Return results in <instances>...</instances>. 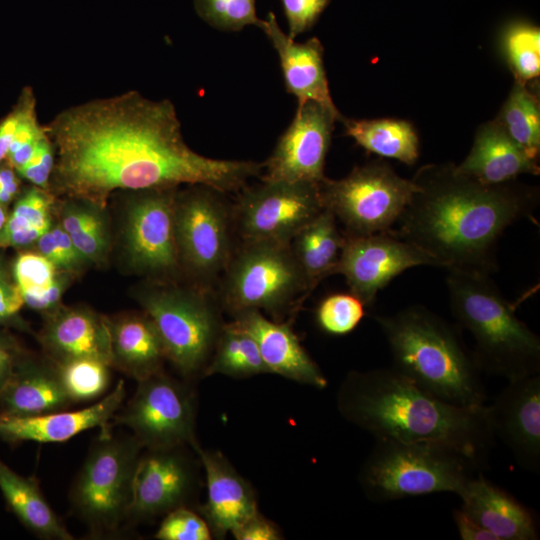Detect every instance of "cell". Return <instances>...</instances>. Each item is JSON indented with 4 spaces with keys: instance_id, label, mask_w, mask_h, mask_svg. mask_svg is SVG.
Returning <instances> with one entry per match:
<instances>
[{
    "instance_id": "cell-28",
    "label": "cell",
    "mask_w": 540,
    "mask_h": 540,
    "mask_svg": "<svg viewBox=\"0 0 540 540\" xmlns=\"http://www.w3.org/2000/svg\"><path fill=\"white\" fill-rule=\"evenodd\" d=\"M0 491L9 510L35 536L72 540L73 535L53 511L35 477H24L0 459Z\"/></svg>"
},
{
    "instance_id": "cell-13",
    "label": "cell",
    "mask_w": 540,
    "mask_h": 540,
    "mask_svg": "<svg viewBox=\"0 0 540 540\" xmlns=\"http://www.w3.org/2000/svg\"><path fill=\"white\" fill-rule=\"evenodd\" d=\"M319 184L262 180L242 188L232 206L233 226L242 242L290 244L324 209Z\"/></svg>"
},
{
    "instance_id": "cell-29",
    "label": "cell",
    "mask_w": 540,
    "mask_h": 540,
    "mask_svg": "<svg viewBox=\"0 0 540 540\" xmlns=\"http://www.w3.org/2000/svg\"><path fill=\"white\" fill-rule=\"evenodd\" d=\"M345 242L337 219L327 208L307 224L290 242L292 253L311 290L324 278L335 274Z\"/></svg>"
},
{
    "instance_id": "cell-38",
    "label": "cell",
    "mask_w": 540,
    "mask_h": 540,
    "mask_svg": "<svg viewBox=\"0 0 540 540\" xmlns=\"http://www.w3.org/2000/svg\"><path fill=\"white\" fill-rule=\"evenodd\" d=\"M364 315L365 305L357 296L352 293H335L320 302L316 320L327 334L343 336L352 332Z\"/></svg>"
},
{
    "instance_id": "cell-25",
    "label": "cell",
    "mask_w": 540,
    "mask_h": 540,
    "mask_svg": "<svg viewBox=\"0 0 540 540\" xmlns=\"http://www.w3.org/2000/svg\"><path fill=\"white\" fill-rule=\"evenodd\" d=\"M72 404L57 365L48 357L43 361L28 353L0 390V413L3 414L39 415L66 410Z\"/></svg>"
},
{
    "instance_id": "cell-36",
    "label": "cell",
    "mask_w": 540,
    "mask_h": 540,
    "mask_svg": "<svg viewBox=\"0 0 540 540\" xmlns=\"http://www.w3.org/2000/svg\"><path fill=\"white\" fill-rule=\"evenodd\" d=\"M57 271L56 266L39 252L21 253L14 262L13 276L24 304L35 310L43 293L60 276Z\"/></svg>"
},
{
    "instance_id": "cell-6",
    "label": "cell",
    "mask_w": 540,
    "mask_h": 540,
    "mask_svg": "<svg viewBox=\"0 0 540 540\" xmlns=\"http://www.w3.org/2000/svg\"><path fill=\"white\" fill-rule=\"evenodd\" d=\"M480 468L476 461L445 445L376 439L359 482L374 502L443 492L458 495Z\"/></svg>"
},
{
    "instance_id": "cell-30",
    "label": "cell",
    "mask_w": 540,
    "mask_h": 540,
    "mask_svg": "<svg viewBox=\"0 0 540 540\" xmlns=\"http://www.w3.org/2000/svg\"><path fill=\"white\" fill-rule=\"evenodd\" d=\"M345 134L365 150L412 165L419 155L418 137L402 120H344Z\"/></svg>"
},
{
    "instance_id": "cell-45",
    "label": "cell",
    "mask_w": 540,
    "mask_h": 540,
    "mask_svg": "<svg viewBox=\"0 0 540 540\" xmlns=\"http://www.w3.org/2000/svg\"><path fill=\"white\" fill-rule=\"evenodd\" d=\"M23 305L24 300L17 284L11 281L0 267V327L7 325L22 327L18 314Z\"/></svg>"
},
{
    "instance_id": "cell-33",
    "label": "cell",
    "mask_w": 540,
    "mask_h": 540,
    "mask_svg": "<svg viewBox=\"0 0 540 540\" xmlns=\"http://www.w3.org/2000/svg\"><path fill=\"white\" fill-rule=\"evenodd\" d=\"M497 122L531 159L536 160L540 149V110L535 95L524 83L514 85Z\"/></svg>"
},
{
    "instance_id": "cell-40",
    "label": "cell",
    "mask_w": 540,
    "mask_h": 540,
    "mask_svg": "<svg viewBox=\"0 0 540 540\" xmlns=\"http://www.w3.org/2000/svg\"><path fill=\"white\" fill-rule=\"evenodd\" d=\"M155 538L159 540H210L212 532L206 520L187 506L165 514Z\"/></svg>"
},
{
    "instance_id": "cell-1",
    "label": "cell",
    "mask_w": 540,
    "mask_h": 540,
    "mask_svg": "<svg viewBox=\"0 0 540 540\" xmlns=\"http://www.w3.org/2000/svg\"><path fill=\"white\" fill-rule=\"evenodd\" d=\"M56 158L50 188L104 209L116 190L206 185L239 192L263 164L212 159L186 143L173 103L138 91L90 100L44 125Z\"/></svg>"
},
{
    "instance_id": "cell-2",
    "label": "cell",
    "mask_w": 540,
    "mask_h": 540,
    "mask_svg": "<svg viewBox=\"0 0 540 540\" xmlns=\"http://www.w3.org/2000/svg\"><path fill=\"white\" fill-rule=\"evenodd\" d=\"M413 181L417 190L391 231L447 270L495 271L500 236L538 203L529 188L483 185L455 166L423 168Z\"/></svg>"
},
{
    "instance_id": "cell-27",
    "label": "cell",
    "mask_w": 540,
    "mask_h": 540,
    "mask_svg": "<svg viewBox=\"0 0 540 540\" xmlns=\"http://www.w3.org/2000/svg\"><path fill=\"white\" fill-rule=\"evenodd\" d=\"M111 340V367L137 382L163 371L166 355L150 317L126 314L108 319Z\"/></svg>"
},
{
    "instance_id": "cell-22",
    "label": "cell",
    "mask_w": 540,
    "mask_h": 540,
    "mask_svg": "<svg viewBox=\"0 0 540 540\" xmlns=\"http://www.w3.org/2000/svg\"><path fill=\"white\" fill-rule=\"evenodd\" d=\"M192 448L206 475L207 499L200 514L212 536L224 538L258 512L254 490L220 452L203 450L198 443Z\"/></svg>"
},
{
    "instance_id": "cell-39",
    "label": "cell",
    "mask_w": 540,
    "mask_h": 540,
    "mask_svg": "<svg viewBox=\"0 0 540 540\" xmlns=\"http://www.w3.org/2000/svg\"><path fill=\"white\" fill-rule=\"evenodd\" d=\"M53 195L50 190L33 186L17 200L0 232L8 233L35 226H51Z\"/></svg>"
},
{
    "instance_id": "cell-15",
    "label": "cell",
    "mask_w": 540,
    "mask_h": 540,
    "mask_svg": "<svg viewBox=\"0 0 540 540\" xmlns=\"http://www.w3.org/2000/svg\"><path fill=\"white\" fill-rule=\"evenodd\" d=\"M138 192L126 212L124 242L129 261L143 273H173L180 263L175 234L177 187Z\"/></svg>"
},
{
    "instance_id": "cell-49",
    "label": "cell",
    "mask_w": 540,
    "mask_h": 540,
    "mask_svg": "<svg viewBox=\"0 0 540 540\" xmlns=\"http://www.w3.org/2000/svg\"><path fill=\"white\" fill-rule=\"evenodd\" d=\"M16 171L6 162L0 163V203L7 206L19 193Z\"/></svg>"
},
{
    "instance_id": "cell-37",
    "label": "cell",
    "mask_w": 540,
    "mask_h": 540,
    "mask_svg": "<svg viewBox=\"0 0 540 540\" xmlns=\"http://www.w3.org/2000/svg\"><path fill=\"white\" fill-rule=\"evenodd\" d=\"M197 14L222 31H240L247 25L260 26L256 0H194Z\"/></svg>"
},
{
    "instance_id": "cell-9",
    "label": "cell",
    "mask_w": 540,
    "mask_h": 540,
    "mask_svg": "<svg viewBox=\"0 0 540 540\" xmlns=\"http://www.w3.org/2000/svg\"><path fill=\"white\" fill-rule=\"evenodd\" d=\"M140 303L155 325L166 359L185 378L203 374L224 325L206 291L158 287L145 291Z\"/></svg>"
},
{
    "instance_id": "cell-7",
    "label": "cell",
    "mask_w": 540,
    "mask_h": 540,
    "mask_svg": "<svg viewBox=\"0 0 540 540\" xmlns=\"http://www.w3.org/2000/svg\"><path fill=\"white\" fill-rule=\"evenodd\" d=\"M144 448L131 434L101 428L72 483L69 502L91 537L116 534L127 523L133 480Z\"/></svg>"
},
{
    "instance_id": "cell-23",
    "label": "cell",
    "mask_w": 540,
    "mask_h": 540,
    "mask_svg": "<svg viewBox=\"0 0 540 540\" xmlns=\"http://www.w3.org/2000/svg\"><path fill=\"white\" fill-rule=\"evenodd\" d=\"M39 341L56 364L93 359L111 366L108 319L89 309H56L48 314Z\"/></svg>"
},
{
    "instance_id": "cell-31",
    "label": "cell",
    "mask_w": 540,
    "mask_h": 540,
    "mask_svg": "<svg viewBox=\"0 0 540 540\" xmlns=\"http://www.w3.org/2000/svg\"><path fill=\"white\" fill-rule=\"evenodd\" d=\"M270 373L255 340L232 322L224 324L203 376L246 378Z\"/></svg>"
},
{
    "instance_id": "cell-24",
    "label": "cell",
    "mask_w": 540,
    "mask_h": 540,
    "mask_svg": "<svg viewBox=\"0 0 540 540\" xmlns=\"http://www.w3.org/2000/svg\"><path fill=\"white\" fill-rule=\"evenodd\" d=\"M458 496L460 509L496 540H536L539 526L536 514L505 490L478 472Z\"/></svg>"
},
{
    "instance_id": "cell-5",
    "label": "cell",
    "mask_w": 540,
    "mask_h": 540,
    "mask_svg": "<svg viewBox=\"0 0 540 540\" xmlns=\"http://www.w3.org/2000/svg\"><path fill=\"white\" fill-rule=\"evenodd\" d=\"M490 274L448 269L449 303L457 322L473 337L481 372L512 381L540 373V339L521 321Z\"/></svg>"
},
{
    "instance_id": "cell-43",
    "label": "cell",
    "mask_w": 540,
    "mask_h": 540,
    "mask_svg": "<svg viewBox=\"0 0 540 540\" xmlns=\"http://www.w3.org/2000/svg\"><path fill=\"white\" fill-rule=\"evenodd\" d=\"M330 0H281L287 19L288 36L295 39L310 30L319 19Z\"/></svg>"
},
{
    "instance_id": "cell-47",
    "label": "cell",
    "mask_w": 540,
    "mask_h": 540,
    "mask_svg": "<svg viewBox=\"0 0 540 540\" xmlns=\"http://www.w3.org/2000/svg\"><path fill=\"white\" fill-rule=\"evenodd\" d=\"M26 352L8 332L0 331V390Z\"/></svg>"
},
{
    "instance_id": "cell-12",
    "label": "cell",
    "mask_w": 540,
    "mask_h": 540,
    "mask_svg": "<svg viewBox=\"0 0 540 540\" xmlns=\"http://www.w3.org/2000/svg\"><path fill=\"white\" fill-rule=\"evenodd\" d=\"M196 399L185 383L160 371L138 381L131 399L119 408L111 424L122 425L144 449L197 443Z\"/></svg>"
},
{
    "instance_id": "cell-50",
    "label": "cell",
    "mask_w": 540,
    "mask_h": 540,
    "mask_svg": "<svg viewBox=\"0 0 540 540\" xmlns=\"http://www.w3.org/2000/svg\"><path fill=\"white\" fill-rule=\"evenodd\" d=\"M8 215L6 211V206L2 205L0 203V231L4 227L6 221H7Z\"/></svg>"
},
{
    "instance_id": "cell-17",
    "label": "cell",
    "mask_w": 540,
    "mask_h": 540,
    "mask_svg": "<svg viewBox=\"0 0 540 540\" xmlns=\"http://www.w3.org/2000/svg\"><path fill=\"white\" fill-rule=\"evenodd\" d=\"M183 447L142 451L134 474L127 523L153 519L186 506L196 488L197 471Z\"/></svg>"
},
{
    "instance_id": "cell-3",
    "label": "cell",
    "mask_w": 540,
    "mask_h": 540,
    "mask_svg": "<svg viewBox=\"0 0 540 540\" xmlns=\"http://www.w3.org/2000/svg\"><path fill=\"white\" fill-rule=\"evenodd\" d=\"M336 403L344 419L376 439L445 445L481 466L495 440L486 405L466 408L442 401L393 367L349 372Z\"/></svg>"
},
{
    "instance_id": "cell-16",
    "label": "cell",
    "mask_w": 540,
    "mask_h": 540,
    "mask_svg": "<svg viewBox=\"0 0 540 540\" xmlns=\"http://www.w3.org/2000/svg\"><path fill=\"white\" fill-rule=\"evenodd\" d=\"M332 112L313 101L298 104L295 116L263 163V181L319 184L334 123Z\"/></svg>"
},
{
    "instance_id": "cell-19",
    "label": "cell",
    "mask_w": 540,
    "mask_h": 540,
    "mask_svg": "<svg viewBox=\"0 0 540 540\" xmlns=\"http://www.w3.org/2000/svg\"><path fill=\"white\" fill-rule=\"evenodd\" d=\"M125 383L119 380L111 392L93 405L75 411H56L18 416L0 413V439L10 445L25 441L61 443L92 428H104L122 406Z\"/></svg>"
},
{
    "instance_id": "cell-10",
    "label": "cell",
    "mask_w": 540,
    "mask_h": 540,
    "mask_svg": "<svg viewBox=\"0 0 540 540\" xmlns=\"http://www.w3.org/2000/svg\"><path fill=\"white\" fill-rule=\"evenodd\" d=\"M324 208L345 227V235L390 231L417 190L412 180L398 176L383 162L355 167L346 177L320 182Z\"/></svg>"
},
{
    "instance_id": "cell-42",
    "label": "cell",
    "mask_w": 540,
    "mask_h": 540,
    "mask_svg": "<svg viewBox=\"0 0 540 540\" xmlns=\"http://www.w3.org/2000/svg\"><path fill=\"white\" fill-rule=\"evenodd\" d=\"M35 113V95L30 87H25L12 110L0 121V163L5 161L10 145L22 123Z\"/></svg>"
},
{
    "instance_id": "cell-20",
    "label": "cell",
    "mask_w": 540,
    "mask_h": 540,
    "mask_svg": "<svg viewBox=\"0 0 540 540\" xmlns=\"http://www.w3.org/2000/svg\"><path fill=\"white\" fill-rule=\"evenodd\" d=\"M233 316L232 323L255 340L270 373L317 389L327 386L326 377L289 323L269 320L256 309L240 311Z\"/></svg>"
},
{
    "instance_id": "cell-21",
    "label": "cell",
    "mask_w": 540,
    "mask_h": 540,
    "mask_svg": "<svg viewBox=\"0 0 540 540\" xmlns=\"http://www.w3.org/2000/svg\"><path fill=\"white\" fill-rule=\"evenodd\" d=\"M259 28L278 54L286 91L297 98L298 104L316 102L344 121L330 95L319 39L295 42L282 31L273 12L267 14Z\"/></svg>"
},
{
    "instance_id": "cell-32",
    "label": "cell",
    "mask_w": 540,
    "mask_h": 540,
    "mask_svg": "<svg viewBox=\"0 0 540 540\" xmlns=\"http://www.w3.org/2000/svg\"><path fill=\"white\" fill-rule=\"evenodd\" d=\"M64 205L60 225L86 261L99 263L104 260L109 247L106 224L99 207L79 201Z\"/></svg>"
},
{
    "instance_id": "cell-11",
    "label": "cell",
    "mask_w": 540,
    "mask_h": 540,
    "mask_svg": "<svg viewBox=\"0 0 540 540\" xmlns=\"http://www.w3.org/2000/svg\"><path fill=\"white\" fill-rule=\"evenodd\" d=\"M206 185L177 192L175 234L180 262L203 283L224 273L233 254L232 206Z\"/></svg>"
},
{
    "instance_id": "cell-8",
    "label": "cell",
    "mask_w": 540,
    "mask_h": 540,
    "mask_svg": "<svg viewBox=\"0 0 540 540\" xmlns=\"http://www.w3.org/2000/svg\"><path fill=\"white\" fill-rule=\"evenodd\" d=\"M310 293L290 244L242 242L232 254L221 286L223 305L232 314L256 309L281 317Z\"/></svg>"
},
{
    "instance_id": "cell-46",
    "label": "cell",
    "mask_w": 540,
    "mask_h": 540,
    "mask_svg": "<svg viewBox=\"0 0 540 540\" xmlns=\"http://www.w3.org/2000/svg\"><path fill=\"white\" fill-rule=\"evenodd\" d=\"M231 534L237 540H278L282 538L279 529L259 511L246 519Z\"/></svg>"
},
{
    "instance_id": "cell-48",
    "label": "cell",
    "mask_w": 540,
    "mask_h": 540,
    "mask_svg": "<svg viewBox=\"0 0 540 540\" xmlns=\"http://www.w3.org/2000/svg\"><path fill=\"white\" fill-rule=\"evenodd\" d=\"M453 519L462 540H496L495 537L460 508L454 510Z\"/></svg>"
},
{
    "instance_id": "cell-4",
    "label": "cell",
    "mask_w": 540,
    "mask_h": 540,
    "mask_svg": "<svg viewBox=\"0 0 540 540\" xmlns=\"http://www.w3.org/2000/svg\"><path fill=\"white\" fill-rule=\"evenodd\" d=\"M375 320L395 370L447 403L466 408L485 405L481 371L451 324L421 305Z\"/></svg>"
},
{
    "instance_id": "cell-41",
    "label": "cell",
    "mask_w": 540,
    "mask_h": 540,
    "mask_svg": "<svg viewBox=\"0 0 540 540\" xmlns=\"http://www.w3.org/2000/svg\"><path fill=\"white\" fill-rule=\"evenodd\" d=\"M36 245L38 252L51 261L58 270L77 271L86 262L60 224L51 226L36 241Z\"/></svg>"
},
{
    "instance_id": "cell-26",
    "label": "cell",
    "mask_w": 540,
    "mask_h": 540,
    "mask_svg": "<svg viewBox=\"0 0 540 540\" xmlns=\"http://www.w3.org/2000/svg\"><path fill=\"white\" fill-rule=\"evenodd\" d=\"M457 172L488 185L510 183L521 174H538L536 160L531 159L497 122L478 131L466 159L455 166Z\"/></svg>"
},
{
    "instance_id": "cell-18",
    "label": "cell",
    "mask_w": 540,
    "mask_h": 540,
    "mask_svg": "<svg viewBox=\"0 0 540 540\" xmlns=\"http://www.w3.org/2000/svg\"><path fill=\"white\" fill-rule=\"evenodd\" d=\"M486 415L494 438L510 450L517 464L540 471V373L508 381Z\"/></svg>"
},
{
    "instance_id": "cell-34",
    "label": "cell",
    "mask_w": 540,
    "mask_h": 540,
    "mask_svg": "<svg viewBox=\"0 0 540 540\" xmlns=\"http://www.w3.org/2000/svg\"><path fill=\"white\" fill-rule=\"evenodd\" d=\"M56 365L72 403L96 399L109 387L112 367L107 363L78 359Z\"/></svg>"
},
{
    "instance_id": "cell-35",
    "label": "cell",
    "mask_w": 540,
    "mask_h": 540,
    "mask_svg": "<svg viewBox=\"0 0 540 540\" xmlns=\"http://www.w3.org/2000/svg\"><path fill=\"white\" fill-rule=\"evenodd\" d=\"M504 50L518 82L525 83L540 72V31L528 23L510 25L504 34Z\"/></svg>"
},
{
    "instance_id": "cell-14",
    "label": "cell",
    "mask_w": 540,
    "mask_h": 540,
    "mask_svg": "<svg viewBox=\"0 0 540 540\" xmlns=\"http://www.w3.org/2000/svg\"><path fill=\"white\" fill-rule=\"evenodd\" d=\"M423 265L440 267L432 256L390 230L362 236L345 235L335 274L344 275L351 293L365 306H370L378 292L396 276Z\"/></svg>"
},
{
    "instance_id": "cell-44",
    "label": "cell",
    "mask_w": 540,
    "mask_h": 540,
    "mask_svg": "<svg viewBox=\"0 0 540 540\" xmlns=\"http://www.w3.org/2000/svg\"><path fill=\"white\" fill-rule=\"evenodd\" d=\"M54 162V147L48 135L45 134L31 159L16 172L34 186L50 190Z\"/></svg>"
}]
</instances>
